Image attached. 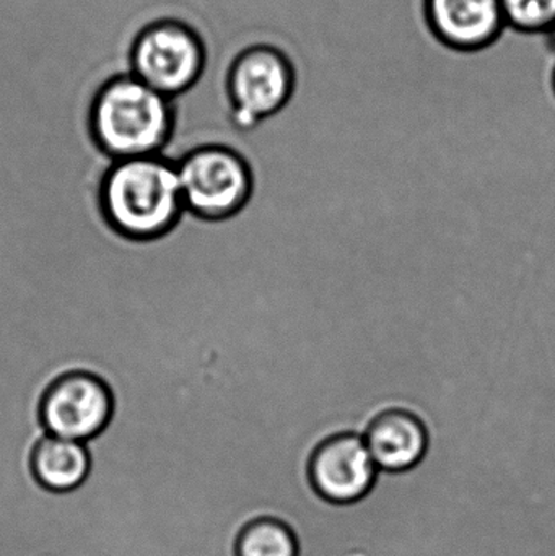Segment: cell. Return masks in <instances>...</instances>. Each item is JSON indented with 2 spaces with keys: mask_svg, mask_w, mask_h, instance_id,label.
Returning a JSON list of instances; mask_svg holds the SVG:
<instances>
[{
  "mask_svg": "<svg viewBox=\"0 0 555 556\" xmlns=\"http://www.w3.org/2000/svg\"><path fill=\"white\" fill-rule=\"evenodd\" d=\"M172 130L165 94L133 77L111 81L94 103L93 132L114 160L159 155Z\"/></svg>",
  "mask_w": 555,
  "mask_h": 556,
  "instance_id": "7a4b0ae2",
  "label": "cell"
},
{
  "mask_svg": "<svg viewBox=\"0 0 555 556\" xmlns=\"http://www.w3.org/2000/svg\"><path fill=\"white\" fill-rule=\"evenodd\" d=\"M295 88V65L282 49L264 41L244 46L227 74L231 127L253 132L287 110Z\"/></svg>",
  "mask_w": 555,
  "mask_h": 556,
  "instance_id": "3957f363",
  "label": "cell"
},
{
  "mask_svg": "<svg viewBox=\"0 0 555 556\" xmlns=\"http://www.w3.org/2000/svg\"><path fill=\"white\" fill-rule=\"evenodd\" d=\"M185 208L207 220L240 214L253 195V172L237 150L201 147L176 163Z\"/></svg>",
  "mask_w": 555,
  "mask_h": 556,
  "instance_id": "277c9868",
  "label": "cell"
},
{
  "mask_svg": "<svg viewBox=\"0 0 555 556\" xmlns=\"http://www.w3.org/2000/svg\"><path fill=\"white\" fill-rule=\"evenodd\" d=\"M551 85H553V91H554V97H555V65L553 68V75H551Z\"/></svg>",
  "mask_w": 555,
  "mask_h": 556,
  "instance_id": "5bb4252c",
  "label": "cell"
},
{
  "mask_svg": "<svg viewBox=\"0 0 555 556\" xmlns=\"http://www.w3.org/2000/svg\"><path fill=\"white\" fill-rule=\"evenodd\" d=\"M380 472L403 476L424 463L430 447L429 430L414 412L391 407L378 412L362 431Z\"/></svg>",
  "mask_w": 555,
  "mask_h": 556,
  "instance_id": "9c48e42d",
  "label": "cell"
},
{
  "mask_svg": "<svg viewBox=\"0 0 555 556\" xmlns=\"http://www.w3.org/2000/svg\"><path fill=\"white\" fill-rule=\"evenodd\" d=\"M90 453L87 444L46 434L35 453L31 467L36 480L55 493L72 492L90 472Z\"/></svg>",
  "mask_w": 555,
  "mask_h": 556,
  "instance_id": "30bf717a",
  "label": "cell"
},
{
  "mask_svg": "<svg viewBox=\"0 0 555 556\" xmlns=\"http://www.w3.org/2000/svg\"><path fill=\"white\" fill-rule=\"evenodd\" d=\"M544 36L547 38V46H550L551 51L555 54V25Z\"/></svg>",
  "mask_w": 555,
  "mask_h": 556,
  "instance_id": "4fadbf2b",
  "label": "cell"
},
{
  "mask_svg": "<svg viewBox=\"0 0 555 556\" xmlns=\"http://www.w3.org/2000/svg\"><path fill=\"white\" fill-rule=\"evenodd\" d=\"M505 25L521 35H546L555 25V0H501Z\"/></svg>",
  "mask_w": 555,
  "mask_h": 556,
  "instance_id": "7c38bea8",
  "label": "cell"
},
{
  "mask_svg": "<svg viewBox=\"0 0 555 556\" xmlns=\"http://www.w3.org/2000/svg\"><path fill=\"white\" fill-rule=\"evenodd\" d=\"M114 230L133 240H153L175 227L186 211L176 165L159 155L117 160L101 189Z\"/></svg>",
  "mask_w": 555,
  "mask_h": 556,
  "instance_id": "6da1fadb",
  "label": "cell"
},
{
  "mask_svg": "<svg viewBox=\"0 0 555 556\" xmlns=\"http://www.w3.org/2000/svg\"><path fill=\"white\" fill-rule=\"evenodd\" d=\"M237 556H299V542L279 519L254 518L238 534Z\"/></svg>",
  "mask_w": 555,
  "mask_h": 556,
  "instance_id": "8fae6325",
  "label": "cell"
},
{
  "mask_svg": "<svg viewBox=\"0 0 555 556\" xmlns=\"http://www.w3.org/2000/svg\"><path fill=\"white\" fill-rule=\"evenodd\" d=\"M113 410V395L100 378L71 372L46 392L41 424L51 437L88 443L108 427Z\"/></svg>",
  "mask_w": 555,
  "mask_h": 556,
  "instance_id": "52a82bcc",
  "label": "cell"
},
{
  "mask_svg": "<svg viewBox=\"0 0 555 556\" xmlns=\"http://www.w3.org/2000/svg\"><path fill=\"white\" fill-rule=\"evenodd\" d=\"M424 20L433 38L456 52H481L504 35L501 0H422Z\"/></svg>",
  "mask_w": 555,
  "mask_h": 556,
  "instance_id": "ba28073f",
  "label": "cell"
},
{
  "mask_svg": "<svg viewBox=\"0 0 555 556\" xmlns=\"http://www.w3.org/2000/svg\"><path fill=\"white\" fill-rule=\"evenodd\" d=\"M204 67L198 36L178 23H159L142 33L134 49V75L166 98L195 84Z\"/></svg>",
  "mask_w": 555,
  "mask_h": 556,
  "instance_id": "5b68a950",
  "label": "cell"
},
{
  "mask_svg": "<svg viewBox=\"0 0 555 556\" xmlns=\"http://www.w3.org/2000/svg\"><path fill=\"white\" fill-rule=\"evenodd\" d=\"M378 473L364 437L355 431L319 441L306 463V476L316 495L336 505L361 502L374 489Z\"/></svg>",
  "mask_w": 555,
  "mask_h": 556,
  "instance_id": "8992f818",
  "label": "cell"
}]
</instances>
